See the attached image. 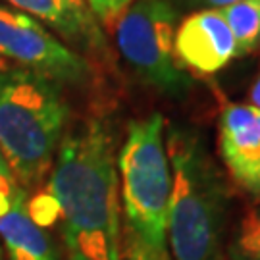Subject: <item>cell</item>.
Masks as SVG:
<instances>
[{
	"label": "cell",
	"mask_w": 260,
	"mask_h": 260,
	"mask_svg": "<svg viewBox=\"0 0 260 260\" xmlns=\"http://www.w3.org/2000/svg\"><path fill=\"white\" fill-rule=\"evenodd\" d=\"M127 260H170V254L162 251H154L139 241H127Z\"/></svg>",
	"instance_id": "obj_15"
},
{
	"label": "cell",
	"mask_w": 260,
	"mask_h": 260,
	"mask_svg": "<svg viewBox=\"0 0 260 260\" xmlns=\"http://www.w3.org/2000/svg\"><path fill=\"white\" fill-rule=\"evenodd\" d=\"M235 260H260V206L254 208L239 225L233 243Z\"/></svg>",
	"instance_id": "obj_12"
},
{
	"label": "cell",
	"mask_w": 260,
	"mask_h": 260,
	"mask_svg": "<svg viewBox=\"0 0 260 260\" xmlns=\"http://www.w3.org/2000/svg\"><path fill=\"white\" fill-rule=\"evenodd\" d=\"M230 25L237 45V56L251 52L260 45V0H239L218 8Z\"/></svg>",
	"instance_id": "obj_11"
},
{
	"label": "cell",
	"mask_w": 260,
	"mask_h": 260,
	"mask_svg": "<svg viewBox=\"0 0 260 260\" xmlns=\"http://www.w3.org/2000/svg\"><path fill=\"white\" fill-rule=\"evenodd\" d=\"M118 172L127 237L154 251L168 252L172 164L162 114L154 112L131 121L118 154Z\"/></svg>",
	"instance_id": "obj_4"
},
{
	"label": "cell",
	"mask_w": 260,
	"mask_h": 260,
	"mask_svg": "<svg viewBox=\"0 0 260 260\" xmlns=\"http://www.w3.org/2000/svg\"><path fill=\"white\" fill-rule=\"evenodd\" d=\"M48 195L68 260H121L118 164L104 123L89 120L62 139Z\"/></svg>",
	"instance_id": "obj_1"
},
{
	"label": "cell",
	"mask_w": 260,
	"mask_h": 260,
	"mask_svg": "<svg viewBox=\"0 0 260 260\" xmlns=\"http://www.w3.org/2000/svg\"><path fill=\"white\" fill-rule=\"evenodd\" d=\"M133 2L135 0H87L91 14L108 29H114L116 21Z\"/></svg>",
	"instance_id": "obj_13"
},
{
	"label": "cell",
	"mask_w": 260,
	"mask_h": 260,
	"mask_svg": "<svg viewBox=\"0 0 260 260\" xmlns=\"http://www.w3.org/2000/svg\"><path fill=\"white\" fill-rule=\"evenodd\" d=\"M251 106H254V108L260 110V72L251 87Z\"/></svg>",
	"instance_id": "obj_17"
},
{
	"label": "cell",
	"mask_w": 260,
	"mask_h": 260,
	"mask_svg": "<svg viewBox=\"0 0 260 260\" xmlns=\"http://www.w3.org/2000/svg\"><path fill=\"white\" fill-rule=\"evenodd\" d=\"M21 185L18 183V179L14 176L12 168L6 162L4 154L0 152V216L8 212V208L14 203V197L18 193Z\"/></svg>",
	"instance_id": "obj_14"
},
{
	"label": "cell",
	"mask_w": 260,
	"mask_h": 260,
	"mask_svg": "<svg viewBox=\"0 0 260 260\" xmlns=\"http://www.w3.org/2000/svg\"><path fill=\"white\" fill-rule=\"evenodd\" d=\"M114 33L123 60L139 79L170 96L187 93L191 81L174 50L176 12L166 0L133 2L116 21Z\"/></svg>",
	"instance_id": "obj_5"
},
{
	"label": "cell",
	"mask_w": 260,
	"mask_h": 260,
	"mask_svg": "<svg viewBox=\"0 0 260 260\" xmlns=\"http://www.w3.org/2000/svg\"><path fill=\"white\" fill-rule=\"evenodd\" d=\"M176 58L199 74H216L237 58V45L218 8L191 14L174 37Z\"/></svg>",
	"instance_id": "obj_8"
},
{
	"label": "cell",
	"mask_w": 260,
	"mask_h": 260,
	"mask_svg": "<svg viewBox=\"0 0 260 260\" xmlns=\"http://www.w3.org/2000/svg\"><path fill=\"white\" fill-rule=\"evenodd\" d=\"M0 241L8 260H58L47 232L29 214L23 187L16 193L8 212L0 216Z\"/></svg>",
	"instance_id": "obj_9"
},
{
	"label": "cell",
	"mask_w": 260,
	"mask_h": 260,
	"mask_svg": "<svg viewBox=\"0 0 260 260\" xmlns=\"http://www.w3.org/2000/svg\"><path fill=\"white\" fill-rule=\"evenodd\" d=\"M218 149L230 176L251 195L260 197V110L230 103L218 121Z\"/></svg>",
	"instance_id": "obj_7"
},
{
	"label": "cell",
	"mask_w": 260,
	"mask_h": 260,
	"mask_svg": "<svg viewBox=\"0 0 260 260\" xmlns=\"http://www.w3.org/2000/svg\"><path fill=\"white\" fill-rule=\"evenodd\" d=\"M0 56L54 83H81L89 66L35 18L0 4Z\"/></svg>",
	"instance_id": "obj_6"
},
{
	"label": "cell",
	"mask_w": 260,
	"mask_h": 260,
	"mask_svg": "<svg viewBox=\"0 0 260 260\" xmlns=\"http://www.w3.org/2000/svg\"><path fill=\"white\" fill-rule=\"evenodd\" d=\"M172 164L168 243L174 260H218L228 195L203 141L185 129L166 139Z\"/></svg>",
	"instance_id": "obj_2"
},
{
	"label": "cell",
	"mask_w": 260,
	"mask_h": 260,
	"mask_svg": "<svg viewBox=\"0 0 260 260\" xmlns=\"http://www.w3.org/2000/svg\"><path fill=\"white\" fill-rule=\"evenodd\" d=\"M205 4H210L212 8H223V6H230L233 2H239V0H201Z\"/></svg>",
	"instance_id": "obj_18"
},
{
	"label": "cell",
	"mask_w": 260,
	"mask_h": 260,
	"mask_svg": "<svg viewBox=\"0 0 260 260\" xmlns=\"http://www.w3.org/2000/svg\"><path fill=\"white\" fill-rule=\"evenodd\" d=\"M58 85L23 68L0 72V152L21 187L47 174L68 123Z\"/></svg>",
	"instance_id": "obj_3"
},
{
	"label": "cell",
	"mask_w": 260,
	"mask_h": 260,
	"mask_svg": "<svg viewBox=\"0 0 260 260\" xmlns=\"http://www.w3.org/2000/svg\"><path fill=\"white\" fill-rule=\"evenodd\" d=\"M4 70H8V64H6V60L0 56V72H4Z\"/></svg>",
	"instance_id": "obj_19"
},
{
	"label": "cell",
	"mask_w": 260,
	"mask_h": 260,
	"mask_svg": "<svg viewBox=\"0 0 260 260\" xmlns=\"http://www.w3.org/2000/svg\"><path fill=\"white\" fill-rule=\"evenodd\" d=\"M60 4H62L72 16H75V18L79 19L81 23L89 25V27H96L93 21V16H91V10H89L87 0H60Z\"/></svg>",
	"instance_id": "obj_16"
},
{
	"label": "cell",
	"mask_w": 260,
	"mask_h": 260,
	"mask_svg": "<svg viewBox=\"0 0 260 260\" xmlns=\"http://www.w3.org/2000/svg\"><path fill=\"white\" fill-rule=\"evenodd\" d=\"M12 6H16L19 12H27V16L45 21L52 29L60 31L64 37L72 41H93L99 39L96 27H89L81 23L79 19L72 16L68 10L60 4V0H6Z\"/></svg>",
	"instance_id": "obj_10"
}]
</instances>
